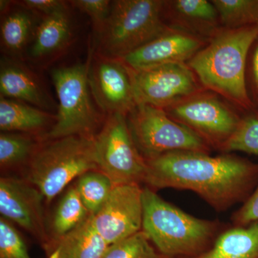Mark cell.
<instances>
[{
    "instance_id": "obj_1",
    "label": "cell",
    "mask_w": 258,
    "mask_h": 258,
    "mask_svg": "<svg viewBox=\"0 0 258 258\" xmlns=\"http://www.w3.org/2000/svg\"><path fill=\"white\" fill-rule=\"evenodd\" d=\"M146 161V186L189 190L217 212L244 203L258 182V164L227 153L212 157L179 151Z\"/></svg>"
},
{
    "instance_id": "obj_2",
    "label": "cell",
    "mask_w": 258,
    "mask_h": 258,
    "mask_svg": "<svg viewBox=\"0 0 258 258\" xmlns=\"http://www.w3.org/2000/svg\"><path fill=\"white\" fill-rule=\"evenodd\" d=\"M258 39L257 25L220 28L187 62L204 88L247 111L254 107L246 83V62Z\"/></svg>"
},
{
    "instance_id": "obj_3",
    "label": "cell",
    "mask_w": 258,
    "mask_h": 258,
    "mask_svg": "<svg viewBox=\"0 0 258 258\" xmlns=\"http://www.w3.org/2000/svg\"><path fill=\"white\" fill-rule=\"evenodd\" d=\"M142 231L166 258H193L207 252L225 230L217 220L194 217L143 187Z\"/></svg>"
},
{
    "instance_id": "obj_4",
    "label": "cell",
    "mask_w": 258,
    "mask_h": 258,
    "mask_svg": "<svg viewBox=\"0 0 258 258\" xmlns=\"http://www.w3.org/2000/svg\"><path fill=\"white\" fill-rule=\"evenodd\" d=\"M99 170L94 137L70 136L44 140L23 171L24 179L40 190L45 203L88 171Z\"/></svg>"
},
{
    "instance_id": "obj_5",
    "label": "cell",
    "mask_w": 258,
    "mask_h": 258,
    "mask_svg": "<svg viewBox=\"0 0 258 258\" xmlns=\"http://www.w3.org/2000/svg\"><path fill=\"white\" fill-rule=\"evenodd\" d=\"M162 0L113 1L111 13L97 35V55L120 59L171 28L163 18Z\"/></svg>"
},
{
    "instance_id": "obj_6",
    "label": "cell",
    "mask_w": 258,
    "mask_h": 258,
    "mask_svg": "<svg viewBox=\"0 0 258 258\" xmlns=\"http://www.w3.org/2000/svg\"><path fill=\"white\" fill-rule=\"evenodd\" d=\"M92 55L85 63L54 69L51 73L58 98L55 124L44 140L70 137H95L103 122L90 89L88 73Z\"/></svg>"
},
{
    "instance_id": "obj_7",
    "label": "cell",
    "mask_w": 258,
    "mask_h": 258,
    "mask_svg": "<svg viewBox=\"0 0 258 258\" xmlns=\"http://www.w3.org/2000/svg\"><path fill=\"white\" fill-rule=\"evenodd\" d=\"M126 118L134 144L146 161L179 151L211 152L201 137L173 120L162 108L137 105Z\"/></svg>"
},
{
    "instance_id": "obj_8",
    "label": "cell",
    "mask_w": 258,
    "mask_h": 258,
    "mask_svg": "<svg viewBox=\"0 0 258 258\" xmlns=\"http://www.w3.org/2000/svg\"><path fill=\"white\" fill-rule=\"evenodd\" d=\"M94 144L98 169L115 184H144L147 161L134 144L126 115H107L101 129L95 135Z\"/></svg>"
},
{
    "instance_id": "obj_9",
    "label": "cell",
    "mask_w": 258,
    "mask_h": 258,
    "mask_svg": "<svg viewBox=\"0 0 258 258\" xmlns=\"http://www.w3.org/2000/svg\"><path fill=\"white\" fill-rule=\"evenodd\" d=\"M210 147L221 151L235 132L241 117L216 93L203 91L164 109Z\"/></svg>"
},
{
    "instance_id": "obj_10",
    "label": "cell",
    "mask_w": 258,
    "mask_h": 258,
    "mask_svg": "<svg viewBox=\"0 0 258 258\" xmlns=\"http://www.w3.org/2000/svg\"><path fill=\"white\" fill-rule=\"evenodd\" d=\"M128 71L137 105H149L165 109L204 91L186 63Z\"/></svg>"
},
{
    "instance_id": "obj_11",
    "label": "cell",
    "mask_w": 258,
    "mask_h": 258,
    "mask_svg": "<svg viewBox=\"0 0 258 258\" xmlns=\"http://www.w3.org/2000/svg\"><path fill=\"white\" fill-rule=\"evenodd\" d=\"M45 204L40 190L23 177L0 178L1 217L27 231L43 249L49 242Z\"/></svg>"
},
{
    "instance_id": "obj_12",
    "label": "cell",
    "mask_w": 258,
    "mask_h": 258,
    "mask_svg": "<svg viewBox=\"0 0 258 258\" xmlns=\"http://www.w3.org/2000/svg\"><path fill=\"white\" fill-rule=\"evenodd\" d=\"M143 187L138 183L115 184L109 198L91 221L110 245L142 231Z\"/></svg>"
},
{
    "instance_id": "obj_13",
    "label": "cell",
    "mask_w": 258,
    "mask_h": 258,
    "mask_svg": "<svg viewBox=\"0 0 258 258\" xmlns=\"http://www.w3.org/2000/svg\"><path fill=\"white\" fill-rule=\"evenodd\" d=\"M91 94L97 106L107 115H128L137 106L130 73L118 59L96 55L88 73Z\"/></svg>"
},
{
    "instance_id": "obj_14",
    "label": "cell",
    "mask_w": 258,
    "mask_h": 258,
    "mask_svg": "<svg viewBox=\"0 0 258 258\" xmlns=\"http://www.w3.org/2000/svg\"><path fill=\"white\" fill-rule=\"evenodd\" d=\"M208 42L201 37L171 29L118 60L134 71L163 64L187 63Z\"/></svg>"
},
{
    "instance_id": "obj_15",
    "label": "cell",
    "mask_w": 258,
    "mask_h": 258,
    "mask_svg": "<svg viewBox=\"0 0 258 258\" xmlns=\"http://www.w3.org/2000/svg\"><path fill=\"white\" fill-rule=\"evenodd\" d=\"M162 15L169 28L208 41L222 28L216 8L208 0L164 1Z\"/></svg>"
},
{
    "instance_id": "obj_16",
    "label": "cell",
    "mask_w": 258,
    "mask_h": 258,
    "mask_svg": "<svg viewBox=\"0 0 258 258\" xmlns=\"http://www.w3.org/2000/svg\"><path fill=\"white\" fill-rule=\"evenodd\" d=\"M0 92L5 98L40 109L50 108V101L36 76L20 61L9 57L1 60Z\"/></svg>"
},
{
    "instance_id": "obj_17",
    "label": "cell",
    "mask_w": 258,
    "mask_h": 258,
    "mask_svg": "<svg viewBox=\"0 0 258 258\" xmlns=\"http://www.w3.org/2000/svg\"><path fill=\"white\" fill-rule=\"evenodd\" d=\"M54 116L24 102L0 98V130L9 133L31 134L45 138L55 124Z\"/></svg>"
},
{
    "instance_id": "obj_18",
    "label": "cell",
    "mask_w": 258,
    "mask_h": 258,
    "mask_svg": "<svg viewBox=\"0 0 258 258\" xmlns=\"http://www.w3.org/2000/svg\"><path fill=\"white\" fill-rule=\"evenodd\" d=\"M111 245L87 222L45 249L47 258H102Z\"/></svg>"
},
{
    "instance_id": "obj_19",
    "label": "cell",
    "mask_w": 258,
    "mask_h": 258,
    "mask_svg": "<svg viewBox=\"0 0 258 258\" xmlns=\"http://www.w3.org/2000/svg\"><path fill=\"white\" fill-rule=\"evenodd\" d=\"M67 5L45 15L38 24L30 47V57L42 59L63 49L71 37V21Z\"/></svg>"
},
{
    "instance_id": "obj_20",
    "label": "cell",
    "mask_w": 258,
    "mask_h": 258,
    "mask_svg": "<svg viewBox=\"0 0 258 258\" xmlns=\"http://www.w3.org/2000/svg\"><path fill=\"white\" fill-rule=\"evenodd\" d=\"M15 4L18 8H7L3 12L0 27L2 48L13 59L21 57L37 26L36 13Z\"/></svg>"
},
{
    "instance_id": "obj_21",
    "label": "cell",
    "mask_w": 258,
    "mask_h": 258,
    "mask_svg": "<svg viewBox=\"0 0 258 258\" xmlns=\"http://www.w3.org/2000/svg\"><path fill=\"white\" fill-rule=\"evenodd\" d=\"M91 216L80 198L76 185L74 183L70 185L62 193L50 219L47 220L49 242L44 250L79 228Z\"/></svg>"
},
{
    "instance_id": "obj_22",
    "label": "cell",
    "mask_w": 258,
    "mask_h": 258,
    "mask_svg": "<svg viewBox=\"0 0 258 258\" xmlns=\"http://www.w3.org/2000/svg\"><path fill=\"white\" fill-rule=\"evenodd\" d=\"M193 258H258V221L227 227L211 248Z\"/></svg>"
},
{
    "instance_id": "obj_23",
    "label": "cell",
    "mask_w": 258,
    "mask_h": 258,
    "mask_svg": "<svg viewBox=\"0 0 258 258\" xmlns=\"http://www.w3.org/2000/svg\"><path fill=\"white\" fill-rule=\"evenodd\" d=\"M42 137L23 133L0 134V168L2 171L24 169L43 142Z\"/></svg>"
},
{
    "instance_id": "obj_24",
    "label": "cell",
    "mask_w": 258,
    "mask_h": 258,
    "mask_svg": "<svg viewBox=\"0 0 258 258\" xmlns=\"http://www.w3.org/2000/svg\"><path fill=\"white\" fill-rule=\"evenodd\" d=\"M83 205L91 215H95L109 198L115 184L100 170L84 173L75 181Z\"/></svg>"
},
{
    "instance_id": "obj_25",
    "label": "cell",
    "mask_w": 258,
    "mask_h": 258,
    "mask_svg": "<svg viewBox=\"0 0 258 258\" xmlns=\"http://www.w3.org/2000/svg\"><path fill=\"white\" fill-rule=\"evenodd\" d=\"M222 28L238 29L257 25L258 0H212Z\"/></svg>"
},
{
    "instance_id": "obj_26",
    "label": "cell",
    "mask_w": 258,
    "mask_h": 258,
    "mask_svg": "<svg viewBox=\"0 0 258 258\" xmlns=\"http://www.w3.org/2000/svg\"><path fill=\"white\" fill-rule=\"evenodd\" d=\"M222 152H242L258 155V111L241 117L235 132L222 149Z\"/></svg>"
},
{
    "instance_id": "obj_27",
    "label": "cell",
    "mask_w": 258,
    "mask_h": 258,
    "mask_svg": "<svg viewBox=\"0 0 258 258\" xmlns=\"http://www.w3.org/2000/svg\"><path fill=\"white\" fill-rule=\"evenodd\" d=\"M102 258H166L159 253L147 235L138 232L125 240L113 244Z\"/></svg>"
},
{
    "instance_id": "obj_28",
    "label": "cell",
    "mask_w": 258,
    "mask_h": 258,
    "mask_svg": "<svg viewBox=\"0 0 258 258\" xmlns=\"http://www.w3.org/2000/svg\"><path fill=\"white\" fill-rule=\"evenodd\" d=\"M0 258H31L18 229L0 217Z\"/></svg>"
},
{
    "instance_id": "obj_29",
    "label": "cell",
    "mask_w": 258,
    "mask_h": 258,
    "mask_svg": "<svg viewBox=\"0 0 258 258\" xmlns=\"http://www.w3.org/2000/svg\"><path fill=\"white\" fill-rule=\"evenodd\" d=\"M71 3L75 8L89 16L96 34H98L109 16L113 2L108 0H76Z\"/></svg>"
},
{
    "instance_id": "obj_30",
    "label": "cell",
    "mask_w": 258,
    "mask_h": 258,
    "mask_svg": "<svg viewBox=\"0 0 258 258\" xmlns=\"http://www.w3.org/2000/svg\"><path fill=\"white\" fill-rule=\"evenodd\" d=\"M233 226H247L258 221V182L242 206L232 215Z\"/></svg>"
},
{
    "instance_id": "obj_31",
    "label": "cell",
    "mask_w": 258,
    "mask_h": 258,
    "mask_svg": "<svg viewBox=\"0 0 258 258\" xmlns=\"http://www.w3.org/2000/svg\"><path fill=\"white\" fill-rule=\"evenodd\" d=\"M15 3L34 13H42L44 16L52 14L66 5V2L60 0H24Z\"/></svg>"
},
{
    "instance_id": "obj_32",
    "label": "cell",
    "mask_w": 258,
    "mask_h": 258,
    "mask_svg": "<svg viewBox=\"0 0 258 258\" xmlns=\"http://www.w3.org/2000/svg\"><path fill=\"white\" fill-rule=\"evenodd\" d=\"M253 53H252V64H251V75H252V93L254 101L258 104V39L254 42Z\"/></svg>"
},
{
    "instance_id": "obj_33",
    "label": "cell",
    "mask_w": 258,
    "mask_h": 258,
    "mask_svg": "<svg viewBox=\"0 0 258 258\" xmlns=\"http://www.w3.org/2000/svg\"><path fill=\"white\" fill-rule=\"evenodd\" d=\"M257 28H258V23H257Z\"/></svg>"
}]
</instances>
